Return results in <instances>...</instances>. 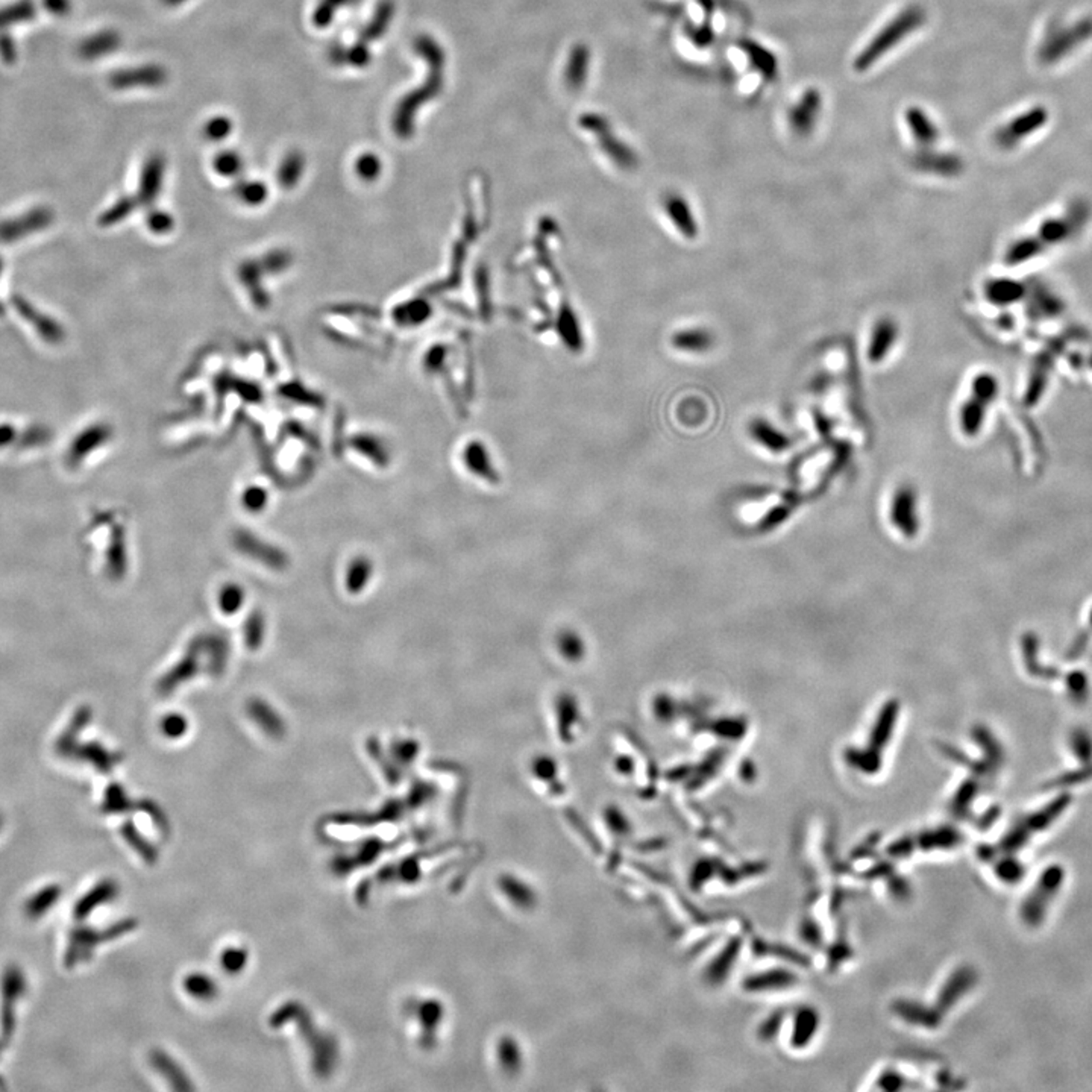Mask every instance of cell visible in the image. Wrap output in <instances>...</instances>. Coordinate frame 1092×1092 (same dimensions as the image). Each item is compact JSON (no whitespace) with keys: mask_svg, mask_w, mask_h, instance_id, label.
<instances>
[{"mask_svg":"<svg viewBox=\"0 0 1092 1092\" xmlns=\"http://www.w3.org/2000/svg\"><path fill=\"white\" fill-rule=\"evenodd\" d=\"M663 208L668 219L671 221L680 236L686 240H695L698 237L700 226L688 199L679 193H669L663 200Z\"/></svg>","mask_w":1092,"mask_h":1092,"instance_id":"ba28073f","label":"cell"},{"mask_svg":"<svg viewBox=\"0 0 1092 1092\" xmlns=\"http://www.w3.org/2000/svg\"><path fill=\"white\" fill-rule=\"evenodd\" d=\"M134 927H136L134 921H122L104 932H96L90 927H77L70 935L69 948L66 953V965L72 968L77 963L88 961L93 948L99 946L100 942L115 940L123 933L130 932Z\"/></svg>","mask_w":1092,"mask_h":1092,"instance_id":"277c9868","label":"cell"},{"mask_svg":"<svg viewBox=\"0 0 1092 1092\" xmlns=\"http://www.w3.org/2000/svg\"><path fill=\"white\" fill-rule=\"evenodd\" d=\"M925 24V11L917 5H912L900 11V14L892 17L883 28L876 32V35L863 46L862 51L855 55L853 67L855 72L862 73L870 70L872 66L900 46L903 41L909 39L912 34L921 29Z\"/></svg>","mask_w":1092,"mask_h":1092,"instance_id":"7a4b0ae2","label":"cell"},{"mask_svg":"<svg viewBox=\"0 0 1092 1092\" xmlns=\"http://www.w3.org/2000/svg\"><path fill=\"white\" fill-rule=\"evenodd\" d=\"M329 61L334 66H344L346 64V47L340 43L331 45L328 49Z\"/></svg>","mask_w":1092,"mask_h":1092,"instance_id":"d590c367","label":"cell"},{"mask_svg":"<svg viewBox=\"0 0 1092 1092\" xmlns=\"http://www.w3.org/2000/svg\"><path fill=\"white\" fill-rule=\"evenodd\" d=\"M414 52L427 62L428 73L425 81L413 92L405 94L397 102L395 113L392 117V128L401 140H408L414 134L416 115L420 108L434 100L444 90L445 56L444 47L435 41L431 35H419L414 40Z\"/></svg>","mask_w":1092,"mask_h":1092,"instance_id":"6da1fadb","label":"cell"},{"mask_svg":"<svg viewBox=\"0 0 1092 1092\" xmlns=\"http://www.w3.org/2000/svg\"><path fill=\"white\" fill-rule=\"evenodd\" d=\"M671 344L677 351L704 354L715 346V336L711 334V331L701 327L679 329L671 337Z\"/></svg>","mask_w":1092,"mask_h":1092,"instance_id":"8fae6325","label":"cell"},{"mask_svg":"<svg viewBox=\"0 0 1092 1092\" xmlns=\"http://www.w3.org/2000/svg\"><path fill=\"white\" fill-rule=\"evenodd\" d=\"M152 1063L153 1067L158 1069L161 1074L175 1086L176 1089H191V1084H187V1077L184 1076V1073H181V1069L178 1068V1065H175L172 1059H168L166 1054L155 1052L152 1054Z\"/></svg>","mask_w":1092,"mask_h":1092,"instance_id":"d4e9b609","label":"cell"},{"mask_svg":"<svg viewBox=\"0 0 1092 1092\" xmlns=\"http://www.w3.org/2000/svg\"><path fill=\"white\" fill-rule=\"evenodd\" d=\"M304 168H306V158L302 157V153H299L298 151L287 153L278 170V181L284 189L295 187L298 184L299 178L304 173Z\"/></svg>","mask_w":1092,"mask_h":1092,"instance_id":"44dd1931","label":"cell"},{"mask_svg":"<svg viewBox=\"0 0 1092 1092\" xmlns=\"http://www.w3.org/2000/svg\"><path fill=\"white\" fill-rule=\"evenodd\" d=\"M906 123L912 131L914 138L923 145H930L938 138L936 125L919 108H909V111L906 113Z\"/></svg>","mask_w":1092,"mask_h":1092,"instance_id":"ac0fdd59","label":"cell"},{"mask_svg":"<svg viewBox=\"0 0 1092 1092\" xmlns=\"http://www.w3.org/2000/svg\"><path fill=\"white\" fill-rule=\"evenodd\" d=\"M246 959H248V956H246L245 950L231 948L223 955V967H225L226 972H238L245 967Z\"/></svg>","mask_w":1092,"mask_h":1092,"instance_id":"d6a6232c","label":"cell"},{"mask_svg":"<svg viewBox=\"0 0 1092 1092\" xmlns=\"http://www.w3.org/2000/svg\"><path fill=\"white\" fill-rule=\"evenodd\" d=\"M232 132V120L226 115H216L211 117L208 122L204 125L202 134L204 137L208 138L210 141H222Z\"/></svg>","mask_w":1092,"mask_h":1092,"instance_id":"f1b7e54d","label":"cell"},{"mask_svg":"<svg viewBox=\"0 0 1092 1092\" xmlns=\"http://www.w3.org/2000/svg\"><path fill=\"white\" fill-rule=\"evenodd\" d=\"M0 58L5 64H14L17 61V47L13 37L8 34L0 35Z\"/></svg>","mask_w":1092,"mask_h":1092,"instance_id":"836d02e7","label":"cell"},{"mask_svg":"<svg viewBox=\"0 0 1092 1092\" xmlns=\"http://www.w3.org/2000/svg\"><path fill=\"white\" fill-rule=\"evenodd\" d=\"M119 892V887L113 880H105L99 883L98 887H93L88 894L84 895L79 902L75 904L73 915L77 921H83L85 918L90 917L93 910L99 908L105 903L111 902L115 895Z\"/></svg>","mask_w":1092,"mask_h":1092,"instance_id":"5bb4252c","label":"cell"},{"mask_svg":"<svg viewBox=\"0 0 1092 1092\" xmlns=\"http://www.w3.org/2000/svg\"><path fill=\"white\" fill-rule=\"evenodd\" d=\"M463 460H465V465H466L467 469H469L472 474L480 477V478H484V480H489V482H495V480H497V474H495V471H493V465H492V459H490L489 451H487V448H486L482 442H478V440L469 442V444L465 446Z\"/></svg>","mask_w":1092,"mask_h":1092,"instance_id":"9a60e30c","label":"cell"},{"mask_svg":"<svg viewBox=\"0 0 1092 1092\" xmlns=\"http://www.w3.org/2000/svg\"><path fill=\"white\" fill-rule=\"evenodd\" d=\"M162 175H164V157L160 153H155L146 161L143 175H141V196L146 200H152L158 194L162 183Z\"/></svg>","mask_w":1092,"mask_h":1092,"instance_id":"e0dca14e","label":"cell"},{"mask_svg":"<svg viewBox=\"0 0 1092 1092\" xmlns=\"http://www.w3.org/2000/svg\"><path fill=\"white\" fill-rule=\"evenodd\" d=\"M985 416V404L976 397H971L961 408V428L965 434L972 435L977 433Z\"/></svg>","mask_w":1092,"mask_h":1092,"instance_id":"603a6c76","label":"cell"},{"mask_svg":"<svg viewBox=\"0 0 1092 1092\" xmlns=\"http://www.w3.org/2000/svg\"><path fill=\"white\" fill-rule=\"evenodd\" d=\"M236 194L245 204L258 205L268 196V189L260 181H240L236 187Z\"/></svg>","mask_w":1092,"mask_h":1092,"instance_id":"83f0119b","label":"cell"},{"mask_svg":"<svg viewBox=\"0 0 1092 1092\" xmlns=\"http://www.w3.org/2000/svg\"><path fill=\"white\" fill-rule=\"evenodd\" d=\"M161 2H162V3L166 5V7H170V8H175V7H179V5H183V3H185L187 0H161Z\"/></svg>","mask_w":1092,"mask_h":1092,"instance_id":"8d00e7d4","label":"cell"},{"mask_svg":"<svg viewBox=\"0 0 1092 1092\" xmlns=\"http://www.w3.org/2000/svg\"><path fill=\"white\" fill-rule=\"evenodd\" d=\"M900 338V325L892 317H882L871 328L866 357L871 365H880L889 357Z\"/></svg>","mask_w":1092,"mask_h":1092,"instance_id":"52a82bcc","label":"cell"},{"mask_svg":"<svg viewBox=\"0 0 1092 1092\" xmlns=\"http://www.w3.org/2000/svg\"><path fill=\"white\" fill-rule=\"evenodd\" d=\"M122 834L125 836V839L128 840L131 845L136 848V851H137L138 855H141V857H145L147 860H151V862L155 860V857H157L155 850H153L152 845H151L147 840L141 838V834L136 830L134 825L131 824V823H126V824L123 825Z\"/></svg>","mask_w":1092,"mask_h":1092,"instance_id":"4dcf8cb0","label":"cell"},{"mask_svg":"<svg viewBox=\"0 0 1092 1092\" xmlns=\"http://www.w3.org/2000/svg\"><path fill=\"white\" fill-rule=\"evenodd\" d=\"M26 989L24 974L17 967H8L2 977V1036L7 1042L14 1035L16 1004Z\"/></svg>","mask_w":1092,"mask_h":1092,"instance_id":"5b68a950","label":"cell"},{"mask_svg":"<svg viewBox=\"0 0 1092 1092\" xmlns=\"http://www.w3.org/2000/svg\"><path fill=\"white\" fill-rule=\"evenodd\" d=\"M214 170L219 175L226 176V178H234L237 176L242 168H243V160L237 152L234 151H223L217 153L214 158Z\"/></svg>","mask_w":1092,"mask_h":1092,"instance_id":"484cf974","label":"cell"},{"mask_svg":"<svg viewBox=\"0 0 1092 1092\" xmlns=\"http://www.w3.org/2000/svg\"><path fill=\"white\" fill-rule=\"evenodd\" d=\"M578 125L584 131L590 132L598 140V145L616 166L622 168H633L637 166V155L630 146L615 136L611 125L604 115L598 113H586L580 115Z\"/></svg>","mask_w":1092,"mask_h":1092,"instance_id":"3957f363","label":"cell"},{"mask_svg":"<svg viewBox=\"0 0 1092 1092\" xmlns=\"http://www.w3.org/2000/svg\"><path fill=\"white\" fill-rule=\"evenodd\" d=\"M120 45H122L120 34L115 31V29H105V31L93 34L92 37L85 39L77 47V52L81 55V58L92 61V60L102 58L105 55L113 54L120 47Z\"/></svg>","mask_w":1092,"mask_h":1092,"instance_id":"7c38bea8","label":"cell"},{"mask_svg":"<svg viewBox=\"0 0 1092 1092\" xmlns=\"http://www.w3.org/2000/svg\"><path fill=\"white\" fill-rule=\"evenodd\" d=\"M168 70L160 64H145L131 69L117 70L109 77V84L115 90L132 88H158L168 83Z\"/></svg>","mask_w":1092,"mask_h":1092,"instance_id":"8992f818","label":"cell"},{"mask_svg":"<svg viewBox=\"0 0 1092 1092\" xmlns=\"http://www.w3.org/2000/svg\"><path fill=\"white\" fill-rule=\"evenodd\" d=\"M372 61V52L369 49V45L357 40L355 45L351 47H346V64L352 66L355 69H365Z\"/></svg>","mask_w":1092,"mask_h":1092,"instance_id":"1f68e13d","label":"cell"},{"mask_svg":"<svg viewBox=\"0 0 1092 1092\" xmlns=\"http://www.w3.org/2000/svg\"><path fill=\"white\" fill-rule=\"evenodd\" d=\"M819 108H821L819 94L815 90L806 93L791 113V125L798 132L810 130L819 115Z\"/></svg>","mask_w":1092,"mask_h":1092,"instance_id":"2e32d148","label":"cell"},{"mask_svg":"<svg viewBox=\"0 0 1092 1092\" xmlns=\"http://www.w3.org/2000/svg\"><path fill=\"white\" fill-rule=\"evenodd\" d=\"M917 166L923 172L933 175L953 176L959 173L961 161L948 155H935V157H921L918 160Z\"/></svg>","mask_w":1092,"mask_h":1092,"instance_id":"7402d4cb","label":"cell"},{"mask_svg":"<svg viewBox=\"0 0 1092 1092\" xmlns=\"http://www.w3.org/2000/svg\"><path fill=\"white\" fill-rule=\"evenodd\" d=\"M2 1044V1042H0ZM0 1053H2V1046H0Z\"/></svg>","mask_w":1092,"mask_h":1092,"instance_id":"f35d334b","label":"cell"},{"mask_svg":"<svg viewBox=\"0 0 1092 1092\" xmlns=\"http://www.w3.org/2000/svg\"><path fill=\"white\" fill-rule=\"evenodd\" d=\"M360 2L361 0H319L313 13L314 26L319 29L328 28L336 17L337 9L359 5Z\"/></svg>","mask_w":1092,"mask_h":1092,"instance_id":"cb8c5ba5","label":"cell"},{"mask_svg":"<svg viewBox=\"0 0 1092 1092\" xmlns=\"http://www.w3.org/2000/svg\"><path fill=\"white\" fill-rule=\"evenodd\" d=\"M0 828H2V817H0Z\"/></svg>","mask_w":1092,"mask_h":1092,"instance_id":"74e56055","label":"cell"},{"mask_svg":"<svg viewBox=\"0 0 1092 1092\" xmlns=\"http://www.w3.org/2000/svg\"><path fill=\"white\" fill-rule=\"evenodd\" d=\"M355 170H357V175L363 181L372 183L381 175L382 162L380 157L375 155V153H363V155H360L359 160L355 162Z\"/></svg>","mask_w":1092,"mask_h":1092,"instance_id":"4316f807","label":"cell"},{"mask_svg":"<svg viewBox=\"0 0 1092 1092\" xmlns=\"http://www.w3.org/2000/svg\"><path fill=\"white\" fill-rule=\"evenodd\" d=\"M397 13V5L393 0H381L374 11V16L367 22L366 26L360 32L359 40L365 43H372L381 39L387 32L390 24Z\"/></svg>","mask_w":1092,"mask_h":1092,"instance_id":"4fadbf2b","label":"cell"},{"mask_svg":"<svg viewBox=\"0 0 1092 1092\" xmlns=\"http://www.w3.org/2000/svg\"><path fill=\"white\" fill-rule=\"evenodd\" d=\"M35 17V5L32 0H19L0 9V31L17 24L29 22Z\"/></svg>","mask_w":1092,"mask_h":1092,"instance_id":"ffe728a7","label":"cell"},{"mask_svg":"<svg viewBox=\"0 0 1092 1092\" xmlns=\"http://www.w3.org/2000/svg\"><path fill=\"white\" fill-rule=\"evenodd\" d=\"M748 434L754 442L771 452L786 451L791 446V437L764 418H754L748 422Z\"/></svg>","mask_w":1092,"mask_h":1092,"instance_id":"9c48e42d","label":"cell"},{"mask_svg":"<svg viewBox=\"0 0 1092 1092\" xmlns=\"http://www.w3.org/2000/svg\"><path fill=\"white\" fill-rule=\"evenodd\" d=\"M72 7V0H43V8L55 17L69 16Z\"/></svg>","mask_w":1092,"mask_h":1092,"instance_id":"e575fe53","label":"cell"},{"mask_svg":"<svg viewBox=\"0 0 1092 1092\" xmlns=\"http://www.w3.org/2000/svg\"><path fill=\"white\" fill-rule=\"evenodd\" d=\"M589 69H590V49L586 45L578 43L567 55L565 67L566 87L573 92L581 90L588 81Z\"/></svg>","mask_w":1092,"mask_h":1092,"instance_id":"30bf717a","label":"cell"},{"mask_svg":"<svg viewBox=\"0 0 1092 1092\" xmlns=\"http://www.w3.org/2000/svg\"><path fill=\"white\" fill-rule=\"evenodd\" d=\"M185 988L193 997L202 999V1000H210L217 993V988L214 985L213 980L202 976V974H193V976L187 978L185 980Z\"/></svg>","mask_w":1092,"mask_h":1092,"instance_id":"f546056e","label":"cell"},{"mask_svg":"<svg viewBox=\"0 0 1092 1092\" xmlns=\"http://www.w3.org/2000/svg\"><path fill=\"white\" fill-rule=\"evenodd\" d=\"M62 895L61 887L58 885H51L45 889H41L39 894L32 895L31 898L24 904V912L29 918L43 917L49 910L54 908L55 904L60 900Z\"/></svg>","mask_w":1092,"mask_h":1092,"instance_id":"d6986e66","label":"cell"}]
</instances>
